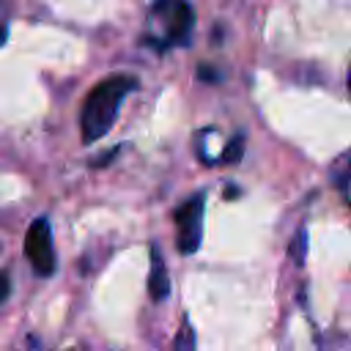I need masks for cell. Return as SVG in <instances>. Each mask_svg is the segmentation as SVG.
<instances>
[{
	"label": "cell",
	"instance_id": "obj_1",
	"mask_svg": "<svg viewBox=\"0 0 351 351\" xmlns=\"http://www.w3.org/2000/svg\"><path fill=\"white\" fill-rule=\"evenodd\" d=\"M132 88H134V80L126 74L107 77L90 88V93L85 96V104H82V115H80L85 143H96L99 137H104L110 132V126Z\"/></svg>",
	"mask_w": 351,
	"mask_h": 351
},
{
	"label": "cell",
	"instance_id": "obj_2",
	"mask_svg": "<svg viewBox=\"0 0 351 351\" xmlns=\"http://www.w3.org/2000/svg\"><path fill=\"white\" fill-rule=\"evenodd\" d=\"M151 16L162 22L165 44H184L195 25V14L186 0H156L151 5Z\"/></svg>",
	"mask_w": 351,
	"mask_h": 351
},
{
	"label": "cell",
	"instance_id": "obj_3",
	"mask_svg": "<svg viewBox=\"0 0 351 351\" xmlns=\"http://www.w3.org/2000/svg\"><path fill=\"white\" fill-rule=\"evenodd\" d=\"M176 244L181 255H192L197 252L200 241H203V195H192L181 208H176Z\"/></svg>",
	"mask_w": 351,
	"mask_h": 351
},
{
	"label": "cell",
	"instance_id": "obj_4",
	"mask_svg": "<svg viewBox=\"0 0 351 351\" xmlns=\"http://www.w3.org/2000/svg\"><path fill=\"white\" fill-rule=\"evenodd\" d=\"M25 252H27V261L33 263L36 274L49 277L55 271V247H52L49 219H44V217L33 219V225L25 233Z\"/></svg>",
	"mask_w": 351,
	"mask_h": 351
},
{
	"label": "cell",
	"instance_id": "obj_5",
	"mask_svg": "<svg viewBox=\"0 0 351 351\" xmlns=\"http://www.w3.org/2000/svg\"><path fill=\"white\" fill-rule=\"evenodd\" d=\"M148 293L154 302H165L170 293V280H167V269L165 261L159 255L156 247H151V274H148Z\"/></svg>",
	"mask_w": 351,
	"mask_h": 351
},
{
	"label": "cell",
	"instance_id": "obj_6",
	"mask_svg": "<svg viewBox=\"0 0 351 351\" xmlns=\"http://www.w3.org/2000/svg\"><path fill=\"white\" fill-rule=\"evenodd\" d=\"M241 154H244V137H241V134H236V137L225 145V151L219 154V162L233 165V162H239V159H241Z\"/></svg>",
	"mask_w": 351,
	"mask_h": 351
},
{
	"label": "cell",
	"instance_id": "obj_7",
	"mask_svg": "<svg viewBox=\"0 0 351 351\" xmlns=\"http://www.w3.org/2000/svg\"><path fill=\"white\" fill-rule=\"evenodd\" d=\"M304 252H307V228L302 225L299 233H296V239L291 241V255H293V263H296V266L304 263Z\"/></svg>",
	"mask_w": 351,
	"mask_h": 351
},
{
	"label": "cell",
	"instance_id": "obj_8",
	"mask_svg": "<svg viewBox=\"0 0 351 351\" xmlns=\"http://www.w3.org/2000/svg\"><path fill=\"white\" fill-rule=\"evenodd\" d=\"M197 74H200V80H206V82H214L219 74L214 71V69H208V66H197Z\"/></svg>",
	"mask_w": 351,
	"mask_h": 351
},
{
	"label": "cell",
	"instance_id": "obj_9",
	"mask_svg": "<svg viewBox=\"0 0 351 351\" xmlns=\"http://www.w3.org/2000/svg\"><path fill=\"white\" fill-rule=\"evenodd\" d=\"M8 288H11V285H8V277H5L3 271H0V302H3L5 296H8Z\"/></svg>",
	"mask_w": 351,
	"mask_h": 351
},
{
	"label": "cell",
	"instance_id": "obj_10",
	"mask_svg": "<svg viewBox=\"0 0 351 351\" xmlns=\"http://www.w3.org/2000/svg\"><path fill=\"white\" fill-rule=\"evenodd\" d=\"M178 351H189V348H178Z\"/></svg>",
	"mask_w": 351,
	"mask_h": 351
}]
</instances>
